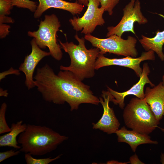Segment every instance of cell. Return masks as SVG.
<instances>
[{
	"mask_svg": "<svg viewBox=\"0 0 164 164\" xmlns=\"http://www.w3.org/2000/svg\"><path fill=\"white\" fill-rule=\"evenodd\" d=\"M10 28L9 25L4 23L0 24V38L5 37L9 32V29Z\"/></svg>",
	"mask_w": 164,
	"mask_h": 164,
	"instance_id": "obj_25",
	"label": "cell"
},
{
	"mask_svg": "<svg viewBox=\"0 0 164 164\" xmlns=\"http://www.w3.org/2000/svg\"><path fill=\"white\" fill-rule=\"evenodd\" d=\"M123 16L119 23L115 26H109L107 37L115 35L121 37L126 32H131L135 34L134 24L147 23L148 20L143 15L141 11V3L139 0H131L123 9Z\"/></svg>",
	"mask_w": 164,
	"mask_h": 164,
	"instance_id": "obj_7",
	"label": "cell"
},
{
	"mask_svg": "<svg viewBox=\"0 0 164 164\" xmlns=\"http://www.w3.org/2000/svg\"><path fill=\"white\" fill-rule=\"evenodd\" d=\"M129 163L131 164H144L138 158V155L135 154L131 156L129 158Z\"/></svg>",
	"mask_w": 164,
	"mask_h": 164,
	"instance_id": "obj_26",
	"label": "cell"
},
{
	"mask_svg": "<svg viewBox=\"0 0 164 164\" xmlns=\"http://www.w3.org/2000/svg\"><path fill=\"white\" fill-rule=\"evenodd\" d=\"M123 117L127 127L143 134H150L160 124L144 98L131 99L124 109Z\"/></svg>",
	"mask_w": 164,
	"mask_h": 164,
	"instance_id": "obj_4",
	"label": "cell"
},
{
	"mask_svg": "<svg viewBox=\"0 0 164 164\" xmlns=\"http://www.w3.org/2000/svg\"><path fill=\"white\" fill-rule=\"evenodd\" d=\"M144 99L156 119L160 121L164 115V87L162 82L153 88L147 87Z\"/></svg>",
	"mask_w": 164,
	"mask_h": 164,
	"instance_id": "obj_13",
	"label": "cell"
},
{
	"mask_svg": "<svg viewBox=\"0 0 164 164\" xmlns=\"http://www.w3.org/2000/svg\"><path fill=\"white\" fill-rule=\"evenodd\" d=\"M62 154L56 157L51 158L49 157L42 159H36L33 157L32 155L29 153H25L24 158L27 164H48L60 158Z\"/></svg>",
	"mask_w": 164,
	"mask_h": 164,
	"instance_id": "obj_18",
	"label": "cell"
},
{
	"mask_svg": "<svg viewBox=\"0 0 164 164\" xmlns=\"http://www.w3.org/2000/svg\"><path fill=\"white\" fill-rule=\"evenodd\" d=\"M162 83L164 87V75H163L162 77Z\"/></svg>",
	"mask_w": 164,
	"mask_h": 164,
	"instance_id": "obj_32",
	"label": "cell"
},
{
	"mask_svg": "<svg viewBox=\"0 0 164 164\" xmlns=\"http://www.w3.org/2000/svg\"><path fill=\"white\" fill-rule=\"evenodd\" d=\"M87 8L80 18L73 16L69 19L73 29L85 35L91 34L98 26H102L105 22L103 15L104 9L101 7L99 0H88Z\"/></svg>",
	"mask_w": 164,
	"mask_h": 164,
	"instance_id": "obj_8",
	"label": "cell"
},
{
	"mask_svg": "<svg viewBox=\"0 0 164 164\" xmlns=\"http://www.w3.org/2000/svg\"><path fill=\"white\" fill-rule=\"evenodd\" d=\"M129 163V162H120L116 160H111L108 161L107 162L106 164H127Z\"/></svg>",
	"mask_w": 164,
	"mask_h": 164,
	"instance_id": "obj_29",
	"label": "cell"
},
{
	"mask_svg": "<svg viewBox=\"0 0 164 164\" xmlns=\"http://www.w3.org/2000/svg\"><path fill=\"white\" fill-rule=\"evenodd\" d=\"M101 96L99 99L100 103L103 108V114L101 118L96 123H92V128L94 129H99L108 134L115 133L119 129L120 124L113 108L109 106L110 94L108 91H103Z\"/></svg>",
	"mask_w": 164,
	"mask_h": 164,
	"instance_id": "obj_10",
	"label": "cell"
},
{
	"mask_svg": "<svg viewBox=\"0 0 164 164\" xmlns=\"http://www.w3.org/2000/svg\"><path fill=\"white\" fill-rule=\"evenodd\" d=\"M20 74V70H19L15 69L12 67H11L9 70L0 73V81H1L8 75L15 74L19 76Z\"/></svg>",
	"mask_w": 164,
	"mask_h": 164,
	"instance_id": "obj_24",
	"label": "cell"
},
{
	"mask_svg": "<svg viewBox=\"0 0 164 164\" xmlns=\"http://www.w3.org/2000/svg\"><path fill=\"white\" fill-rule=\"evenodd\" d=\"M14 22V20L12 18L6 16L0 17V24L4 23H13Z\"/></svg>",
	"mask_w": 164,
	"mask_h": 164,
	"instance_id": "obj_27",
	"label": "cell"
},
{
	"mask_svg": "<svg viewBox=\"0 0 164 164\" xmlns=\"http://www.w3.org/2000/svg\"><path fill=\"white\" fill-rule=\"evenodd\" d=\"M155 59L154 52L152 50L143 52L141 56L137 58L128 56L122 58L111 59L100 54L96 62L95 69L97 70L103 67L112 65L123 66L132 69L140 77L142 72V69L140 67L141 62L145 60Z\"/></svg>",
	"mask_w": 164,
	"mask_h": 164,
	"instance_id": "obj_9",
	"label": "cell"
},
{
	"mask_svg": "<svg viewBox=\"0 0 164 164\" xmlns=\"http://www.w3.org/2000/svg\"><path fill=\"white\" fill-rule=\"evenodd\" d=\"M13 7L11 0H0V17L9 15Z\"/></svg>",
	"mask_w": 164,
	"mask_h": 164,
	"instance_id": "obj_22",
	"label": "cell"
},
{
	"mask_svg": "<svg viewBox=\"0 0 164 164\" xmlns=\"http://www.w3.org/2000/svg\"><path fill=\"white\" fill-rule=\"evenodd\" d=\"M39 4L34 12V17L39 18L43 13L49 9L54 8L66 10L73 15L80 14L84 6L77 1L71 2L63 0H38Z\"/></svg>",
	"mask_w": 164,
	"mask_h": 164,
	"instance_id": "obj_14",
	"label": "cell"
},
{
	"mask_svg": "<svg viewBox=\"0 0 164 164\" xmlns=\"http://www.w3.org/2000/svg\"><path fill=\"white\" fill-rule=\"evenodd\" d=\"M163 0V1H164V0Z\"/></svg>",
	"mask_w": 164,
	"mask_h": 164,
	"instance_id": "obj_34",
	"label": "cell"
},
{
	"mask_svg": "<svg viewBox=\"0 0 164 164\" xmlns=\"http://www.w3.org/2000/svg\"><path fill=\"white\" fill-rule=\"evenodd\" d=\"M68 138L49 127L28 124L19 135L17 141L21 152L41 156L55 150Z\"/></svg>",
	"mask_w": 164,
	"mask_h": 164,
	"instance_id": "obj_2",
	"label": "cell"
},
{
	"mask_svg": "<svg viewBox=\"0 0 164 164\" xmlns=\"http://www.w3.org/2000/svg\"><path fill=\"white\" fill-rule=\"evenodd\" d=\"M77 2L85 6H87L88 4V0H77Z\"/></svg>",
	"mask_w": 164,
	"mask_h": 164,
	"instance_id": "obj_30",
	"label": "cell"
},
{
	"mask_svg": "<svg viewBox=\"0 0 164 164\" xmlns=\"http://www.w3.org/2000/svg\"><path fill=\"white\" fill-rule=\"evenodd\" d=\"M115 133L118 142H125L129 145L132 151L135 152L139 145L143 144H157L158 142L151 139L147 134H143L132 130H128L125 126L117 130Z\"/></svg>",
	"mask_w": 164,
	"mask_h": 164,
	"instance_id": "obj_15",
	"label": "cell"
},
{
	"mask_svg": "<svg viewBox=\"0 0 164 164\" xmlns=\"http://www.w3.org/2000/svg\"><path fill=\"white\" fill-rule=\"evenodd\" d=\"M12 5L19 8H26L32 12H35L37 6L36 2L30 0H11Z\"/></svg>",
	"mask_w": 164,
	"mask_h": 164,
	"instance_id": "obj_20",
	"label": "cell"
},
{
	"mask_svg": "<svg viewBox=\"0 0 164 164\" xmlns=\"http://www.w3.org/2000/svg\"><path fill=\"white\" fill-rule=\"evenodd\" d=\"M7 109V104L3 103L0 108V134L8 132L11 130L8 125L5 119V114Z\"/></svg>",
	"mask_w": 164,
	"mask_h": 164,
	"instance_id": "obj_19",
	"label": "cell"
},
{
	"mask_svg": "<svg viewBox=\"0 0 164 164\" xmlns=\"http://www.w3.org/2000/svg\"><path fill=\"white\" fill-rule=\"evenodd\" d=\"M160 162L162 164H164V153H161L160 155Z\"/></svg>",
	"mask_w": 164,
	"mask_h": 164,
	"instance_id": "obj_31",
	"label": "cell"
},
{
	"mask_svg": "<svg viewBox=\"0 0 164 164\" xmlns=\"http://www.w3.org/2000/svg\"><path fill=\"white\" fill-rule=\"evenodd\" d=\"M21 151L20 150L15 151L11 149L6 151L0 152V162L13 156L18 155Z\"/></svg>",
	"mask_w": 164,
	"mask_h": 164,
	"instance_id": "obj_23",
	"label": "cell"
},
{
	"mask_svg": "<svg viewBox=\"0 0 164 164\" xmlns=\"http://www.w3.org/2000/svg\"><path fill=\"white\" fill-rule=\"evenodd\" d=\"M33 78L45 101L59 105L66 102L71 111L77 110L82 104L100 103L99 98L94 94L90 87L69 71L61 70L56 74L46 64L37 69Z\"/></svg>",
	"mask_w": 164,
	"mask_h": 164,
	"instance_id": "obj_1",
	"label": "cell"
},
{
	"mask_svg": "<svg viewBox=\"0 0 164 164\" xmlns=\"http://www.w3.org/2000/svg\"><path fill=\"white\" fill-rule=\"evenodd\" d=\"M160 15L164 18V15ZM139 41L146 51L152 50L155 52L161 60H164V54L162 51L164 44V30L161 32L157 31L156 35L152 38L142 35V38Z\"/></svg>",
	"mask_w": 164,
	"mask_h": 164,
	"instance_id": "obj_17",
	"label": "cell"
},
{
	"mask_svg": "<svg viewBox=\"0 0 164 164\" xmlns=\"http://www.w3.org/2000/svg\"><path fill=\"white\" fill-rule=\"evenodd\" d=\"M27 125L23 124L22 120L12 123L11 125L10 131L8 133L0 136V147H9L20 149L21 146L18 145L19 143L17 137L25 130Z\"/></svg>",
	"mask_w": 164,
	"mask_h": 164,
	"instance_id": "obj_16",
	"label": "cell"
},
{
	"mask_svg": "<svg viewBox=\"0 0 164 164\" xmlns=\"http://www.w3.org/2000/svg\"><path fill=\"white\" fill-rule=\"evenodd\" d=\"M143 67L142 73L139 81L128 90L123 92H119L107 87L108 91L110 95V101L112 102L115 105H118L120 108L123 109L125 106V98L127 96L133 95L139 99L144 98V88L145 85L148 83L151 87L155 85L150 80L148 77L150 70L148 64L145 63Z\"/></svg>",
	"mask_w": 164,
	"mask_h": 164,
	"instance_id": "obj_11",
	"label": "cell"
},
{
	"mask_svg": "<svg viewBox=\"0 0 164 164\" xmlns=\"http://www.w3.org/2000/svg\"><path fill=\"white\" fill-rule=\"evenodd\" d=\"M32 51L25 56L23 62L19 68L25 76V83L28 90L36 87L33 75L35 69L39 63L44 57L50 55V52L42 50L37 45L34 38L30 42Z\"/></svg>",
	"mask_w": 164,
	"mask_h": 164,
	"instance_id": "obj_12",
	"label": "cell"
},
{
	"mask_svg": "<svg viewBox=\"0 0 164 164\" xmlns=\"http://www.w3.org/2000/svg\"><path fill=\"white\" fill-rule=\"evenodd\" d=\"M74 37L78 42V45L72 42L63 43L59 40L61 48L68 54L71 60L69 66L61 65L60 69V70L70 71L82 81L85 78H91L94 76L95 63L100 54V50L96 47L87 49L84 38H79L77 34Z\"/></svg>",
	"mask_w": 164,
	"mask_h": 164,
	"instance_id": "obj_3",
	"label": "cell"
},
{
	"mask_svg": "<svg viewBox=\"0 0 164 164\" xmlns=\"http://www.w3.org/2000/svg\"><path fill=\"white\" fill-rule=\"evenodd\" d=\"M163 132H164V128H159Z\"/></svg>",
	"mask_w": 164,
	"mask_h": 164,
	"instance_id": "obj_33",
	"label": "cell"
},
{
	"mask_svg": "<svg viewBox=\"0 0 164 164\" xmlns=\"http://www.w3.org/2000/svg\"><path fill=\"white\" fill-rule=\"evenodd\" d=\"M101 7L103 8L105 11L107 12L110 15H112L113 10L118 3L119 0H99Z\"/></svg>",
	"mask_w": 164,
	"mask_h": 164,
	"instance_id": "obj_21",
	"label": "cell"
},
{
	"mask_svg": "<svg viewBox=\"0 0 164 164\" xmlns=\"http://www.w3.org/2000/svg\"><path fill=\"white\" fill-rule=\"evenodd\" d=\"M8 93L7 92V90H4L2 88H0V96H4L5 97H8Z\"/></svg>",
	"mask_w": 164,
	"mask_h": 164,
	"instance_id": "obj_28",
	"label": "cell"
},
{
	"mask_svg": "<svg viewBox=\"0 0 164 164\" xmlns=\"http://www.w3.org/2000/svg\"><path fill=\"white\" fill-rule=\"evenodd\" d=\"M60 26L55 15H45L44 20L40 21L37 30L28 32V36L35 39L40 48L44 49L47 47L50 55L58 61L62 59L63 55L56 37L57 32L59 30Z\"/></svg>",
	"mask_w": 164,
	"mask_h": 164,
	"instance_id": "obj_5",
	"label": "cell"
},
{
	"mask_svg": "<svg viewBox=\"0 0 164 164\" xmlns=\"http://www.w3.org/2000/svg\"><path fill=\"white\" fill-rule=\"evenodd\" d=\"M106 39H100L91 35H85V39L89 41L94 47L98 48L100 54L107 53L118 56L135 58L138 55L136 48L137 40L134 37L129 36L126 39H123L115 35Z\"/></svg>",
	"mask_w": 164,
	"mask_h": 164,
	"instance_id": "obj_6",
	"label": "cell"
}]
</instances>
